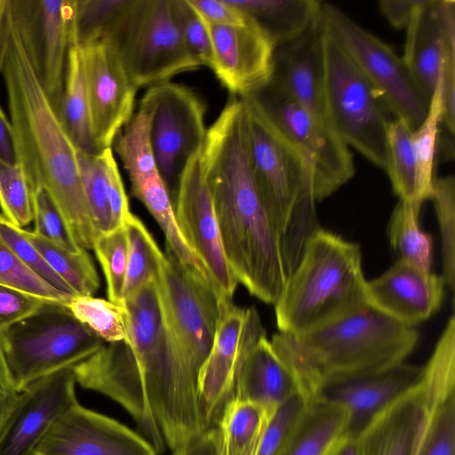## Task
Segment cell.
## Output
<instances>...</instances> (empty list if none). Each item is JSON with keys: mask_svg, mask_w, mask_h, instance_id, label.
<instances>
[{"mask_svg": "<svg viewBox=\"0 0 455 455\" xmlns=\"http://www.w3.org/2000/svg\"><path fill=\"white\" fill-rule=\"evenodd\" d=\"M225 256L238 283L275 304L287 279L281 237L252 173L247 109L232 96L207 129L200 152Z\"/></svg>", "mask_w": 455, "mask_h": 455, "instance_id": "obj_1", "label": "cell"}, {"mask_svg": "<svg viewBox=\"0 0 455 455\" xmlns=\"http://www.w3.org/2000/svg\"><path fill=\"white\" fill-rule=\"evenodd\" d=\"M0 72L7 93L15 162L24 169L31 192L43 188L48 193L76 243L92 250L97 233L82 185L78 149L43 86L28 36L10 0Z\"/></svg>", "mask_w": 455, "mask_h": 455, "instance_id": "obj_2", "label": "cell"}, {"mask_svg": "<svg viewBox=\"0 0 455 455\" xmlns=\"http://www.w3.org/2000/svg\"><path fill=\"white\" fill-rule=\"evenodd\" d=\"M123 304L139 379L140 413L135 423L157 453L165 448L173 451L209 428L199 398L198 376L170 333L156 276L124 298Z\"/></svg>", "mask_w": 455, "mask_h": 455, "instance_id": "obj_3", "label": "cell"}, {"mask_svg": "<svg viewBox=\"0 0 455 455\" xmlns=\"http://www.w3.org/2000/svg\"><path fill=\"white\" fill-rule=\"evenodd\" d=\"M419 340L405 325L369 303L305 332L274 334L270 342L309 395L323 382L405 362Z\"/></svg>", "mask_w": 455, "mask_h": 455, "instance_id": "obj_4", "label": "cell"}, {"mask_svg": "<svg viewBox=\"0 0 455 455\" xmlns=\"http://www.w3.org/2000/svg\"><path fill=\"white\" fill-rule=\"evenodd\" d=\"M368 304L358 244L319 228L275 305L280 332L307 331Z\"/></svg>", "mask_w": 455, "mask_h": 455, "instance_id": "obj_5", "label": "cell"}, {"mask_svg": "<svg viewBox=\"0 0 455 455\" xmlns=\"http://www.w3.org/2000/svg\"><path fill=\"white\" fill-rule=\"evenodd\" d=\"M102 40L115 50L137 88L201 66L181 37L171 0H129Z\"/></svg>", "mask_w": 455, "mask_h": 455, "instance_id": "obj_6", "label": "cell"}, {"mask_svg": "<svg viewBox=\"0 0 455 455\" xmlns=\"http://www.w3.org/2000/svg\"><path fill=\"white\" fill-rule=\"evenodd\" d=\"M323 54L328 124L347 147L385 171L387 133L395 117L379 94L324 31Z\"/></svg>", "mask_w": 455, "mask_h": 455, "instance_id": "obj_7", "label": "cell"}, {"mask_svg": "<svg viewBox=\"0 0 455 455\" xmlns=\"http://www.w3.org/2000/svg\"><path fill=\"white\" fill-rule=\"evenodd\" d=\"M0 334L20 392L44 377L72 369L104 343L65 306L49 303Z\"/></svg>", "mask_w": 455, "mask_h": 455, "instance_id": "obj_8", "label": "cell"}, {"mask_svg": "<svg viewBox=\"0 0 455 455\" xmlns=\"http://www.w3.org/2000/svg\"><path fill=\"white\" fill-rule=\"evenodd\" d=\"M321 21L331 36L379 94L395 118L414 131L427 116L431 98L403 57L338 7L323 4Z\"/></svg>", "mask_w": 455, "mask_h": 455, "instance_id": "obj_9", "label": "cell"}, {"mask_svg": "<svg viewBox=\"0 0 455 455\" xmlns=\"http://www.w3.org/2000/svg\"><path fill=\"white\" fill-rule=\"evenodd\" d=\"M304 156L311 170L315 201L331 196L355 174L348 147L329 124L286 95L274 83L242 96Z\"/></svg>", "mask_w": 455, "mask_h": 455, "instance_id": "obj_10", "label": "cell"}, {"mask_svg": "<svg viewBox=\"0 0 455 455\" xmlns=\"http://www.w3.org/2000/svg\"><path fill=\"white\" fill-rule=\"evenodd\" d=\"M156 280L170 333L198 376L212 348L226 302L209 280L184 267L168 249L164 252Z\"/></svg>", "mask_w": 455, "mask_h": 455, "instance_id": "obj_11", "label": "cell"}, {"mask_svg": "<svg viewBox=\"0 0 455 455\" xmlns=\"http://www.w3.org/2000/svg\"><path fill=\"white\" fill-rule=\"evenodd\" d=\"M241 99L247 109L249 148L255 183L282 241L303 193L312 186L311 170L303 155L256 106Z\"/></svg>", "mask_w": 455, "mask_h": 455, "instance_id": "obj_12", "label": "cell"}, {"mask_svg": "<svg viewBox=\"0 0 455 455\" xmlns=\"http://www.w3.org/2000/svg\"><path fill=\"white\" fill-rule=\"evenodd\" d=\"M151 143L157 171L170 196L176 194L188 160L202 148L206 106L189 87L166 81L149 86Z\"/></svg>", "mask_w": 455, "mask_h": 455, "instance_id": "obj_13", "label": "cell"}, {"mask_svg": "<svg viewBox=\"0 0 455 455\" xmlns=\"http://www.w3.org/2000/svg\"><path fill=\"white\" fill-rule=\"evenodd\" d=\"M265 336L254 307H241L232 300L222 306L212 348L197 378L199 398L209 427H216L226 405L235 397L242 366Z\"/></svg>", "mask_w": 455, "mask_h": 455, "instance_id": "obj_14", "label": "cell"}, {"mask_svg": "<svg viewBox=\"0 0 455 455\" xmlns=\"http://www.w3.org/2000/svg\"><path fill=\"white\" fill-rule=\"evenodd\" d=\"M187 162L175 194V216L189 247L206 267L223 302L231 301L238 284L224 253L219 225L200 159Z\"/></svg>", "mask_w": 455, "mask_h": 455, "instance_id": "obj_15", "label": "cell"}, {"mask_svg": "<svg viewBox=\"0 0 455 455\" xmlns=\"http://www.w3.org/2000/svg\"><path fill=\"white\" fill-rule=\"evenodd\" d=\"M93 139L99 152L111 148L133 115L136 85L104 40L79 47Z\"/></svg>", "mask_w": 455, "mask_h": 455, "instance_id": "obj_16", "label": "cell"}, {"mask_svg": "<svg viewBox=\"0 0 455 455\" xmlns=\"http://www.w3.org/2000/svg\"><path fill=\"white\" fill-rule=\"evenodd\" d=\"M140 433L78 402L53 424L35 455H157Z\"/></svg>", "mask_w": 455, "mask_h": 455, "instance_id": "obj_17", "label": "cell"}, {"mask_svg": "<svg viewBox=\"0 0 455 455\" xmlns=\"http://www.w3.org/2000/svg\"><path fill=\"white\" fill-rule=\"evenodd\" d=\"M422 367L405 362L393 366L322 383L312 400L342 406L348 414V438L356 439L391 403L414 387Z\"/></svg>", "mask_w": 455, "mask_h": 455, "instance_id": "obj_18", "label": "cell"}, {"mask_svg": "<svg viewBox=\"0 0 455 455\" xmlns=\"http://www.w3.org/2000/svg\"><path fill=\"white\" fill-rule=\"evenodd\" d=\"M72 369L44 377L21 391L0 436V455H35L60 416L77 403Z\"/></svg>", "mask_w": 455, "mask_h": 455, "instance_id": "obj_19", "label": "cell"}, {"mask_svg": "<svg viewBox=\"0 0 455 455\" xmlns=\"http://www.w3.org/2000/svg\"><path fill=\"white\" fill-rule=\"evenodd\" d=\"M206 24L213 48L211 69L233 96L247 95L270 81L274 46L251 20L243 26Z\"/></svg>", "mask_w": 455, "mask_h": 455, "instance_id": "obj_20", "label": "cell"}, {"mask_svg": "<svg viewBox=\"0 0 455 455\" xmlns=\"http://www.w3.org/2000/svg\"><path fill=\"white\" fill-rule=\"evenodd\" d=\"M28 32L43 86L58 108L70 45L75 0H14Z\"/></svg>", "mask_w": 455, "mask_h": 455, "instance_id": "obj_21", "label": "cell"}, {"mask_svg": "<svg viewBox=\"0 0 455 455\" xmlns=\"http://www.w3.org/2000/svg\"><path fill=\"white\" fill-rule=\"evenodd\" d=\"M442 275L398 259L377 278L367 281L368 303L405 325L428 319L442 305Z\"/></svg>", "mask_w": 455, "mask_h": 455, "instance_id": "obj_22", "label": "cell"}, {"mask_svg": "<svg viewBox=\"0 0 455 455\" xmlns=\"http://www.w3.org/2000/svg\"><path fill=\"white\" fill-rule=\"evenodd\" d=\"M323 34L320 16L303 35L275 47L270 81L290 98L328 123Z\"/></svg>", "mask_w": 455, "mask_h": 455, "instance_id": "obj_23", "label": "cell"}, {"mask_svg": "<svg viewBox=\"0 0 455 455\" xmlns=\"http://www.w3.org/2000/svg\"><path fill=\"white\" fill-rule=\"evenodd\" d=\"M419 380L379 412L356 438L361 455H416L428 410Z\"/></svg>", "mask_w": 455, "mask_h": 455, "instance_id": "obj_24", "label": "cell"}, {"mask_svg": "<svg viewBox=\"0 0 455 455\" xmlns=\"http://www.w3.org/2000/svg\"><path fill=\"white\" fill-rule=\"evenodd\" d=\"M299 390L295 375L265 336L253 347L242 366L235 397L257 403L272 414Z\"/></svg>", "mask_w": 455, "mask_h": 455, "instance_id": "obj_25", "label": "cell"}, {"mask_svg": "<svg viewBox=\"0 0 455 455\" xmlns=\"http://www.w3.org/2000/svg\"><path fill=\"white\" fill-rule=\"evenodd\" d=\"M437 0H424L406 27L404 61L415 79L431 98L438 86L444 44L436 14Z\"/></svg>", "mask_w": 455, "mask_h": 455, "instance_id": "obj_26", "label": "cell"}, {"mask_svg": "<svg viewBox=\"0 0 455 455\" xmlns=\"http://www.w3.org/2000/svg\"><path fill=\"white\" fill-rule=\"evenodd\" d=\"M268 38L274 48L303 35L320 18L317 0H228Z\"/></svg>", "mask_w": 455, "mask_h": 455, "instance_id": "obj_27", "label": "cell"}, {"mask_svg": "<svg viewBox=\"0 0 455 455\" xmlns=\"http://www.w3.org/2000/svg\"><path fill=\"white\" fill-rule=\"evenodd\" d=\"M348 438V414L335 403L313 399L276 455H332Z\"/></svg>", "mask_w": 455, "mask_h": 455, "instance_id": "obj_28", "label": "cell"}, {"mask_svg": "<svg viewBox=\"0 0 455 455\" xmlns=\"http://www.w3.org/2000/svg\"><path fill=\"white\" fill-rule=\"evenodd\" d=\"M57 112L65 131L78 150L100 153L92 135L81 51L75 44H70L68 48Z\"/></svg>", "mask_w": 455, "mask_h": 455, "instance_id": "obj_29", "label": "cell"}, {"mask_svg": "<svg viewBox=\"0 0 455 455\" xmlns=\"http://www.w3.org/2000/svg\"><path fill=\"white\" fill-rule=\"evenodd\" d=\"M152 115V102L144 94L139 109L114 140L116 151L129 175L132 191L159 174L151 143Z\"/></svg>", "mask_w": 455, "mask_h": 455, "instance_id": "obj_30", "label": "cell"}, {"mask_svg": "<svg viewBox=\"0 0 455 455\" xmlns=\"http://www.w3.org/2000/svg\"><path fill=\"white\" fill-rule=\"evenodd\" d=\"M270 415L251 401L231 399L216 425L220 455H255Z\"/></svg>", "mask_w": 455, "mask_h": 455, "instance_id": "obj_31", "label": "cell"}, {"mask_svg": "<svg viewBox=\"0 0 455 455\" xmlns=\"http://www.w3.org/2000/svg\"><path fill=\"white\" fill-rule=\"evenodd\" d=\"M132 193L145 204L159 224L165 235L166 249L184 267L197 272L212 283L206 267L189 247L181 233L171 196L161 176L158 174L151 178Z\"/></svg>", "mask_w": 455, "mask_h": 455, "instance_id": "obj_32", "label": "cell"}, {"mask_svg": "<svg viewBox=\"0 0 455 455\" xmlns=\"http://www.w3.org/2000/svg\"><path fill=\"white\" fill-rule=\"evenodd\" d=\"M422 204L402 201L395 206L387 227L390 245L399 259L430 271L433 260V239L419 225Z\"/></svg>", "mask_w": 455, "mask_h": 455, "instance_id": "obj_33", "label": "cell"}, {"mask_svg": "<svg viewBox=\"0 0 455 455\" xmlns=\"http://www.w3.org/2000/svg\"><path fill=\"white\" fill-rule=\"evenodd\" d=\"M29 242L41 253L48 265L70 287L76 295H93L100 287V278L90 254L81 248L73 252L25 230Z\"/></svg>", "mask_w": 455, "mask_h": 455, "instance_id": "obj_34", "label": "cell"}, {"mask_svg": "<svg viewBox=\"0 0 455 455\" xmlns=\"http://www.w3.org/2000/svg\"><path fill=\"white\" fill-rule=\"evenodd\" d=\"M65 307L102 341L130 344L129 316L123 302L116 303L92 295H75Z\"/></svg>", "mask_w": 455, "mask_h": 455, "instance_id": "obj_35", "label": "cell"}, {"mask_svg": "<svg viewBox=\"0 0 455 455\" xmlns=\"http://www.w3.org/2000/svg\"><path fill=\"white\" fill-rule=\"evenodd\" d=\"M412 130L394 118L387 133V166L394 193L399 200L422 204L418 199L417 168L411 141Z\"/></svg>", "mask_w": 455, "mask_h": 455, "instance_id": "obj_36", "label": "cell"}, {"mask_svg": "<svg viewBox=\"0 0 455 455\" xmlns=\"http://www.w3.org/2000/svg\"><path fill=\"white\" fill-rule=\"evenodd\" d=\"M124 227L128 243L124 299L155 278L164 252L141 220L133 213Z\"/></svg>", "mask_w": 455, "mask_h": 455, "instance_id": "obj_37", "label": "cell"}, {"mask_svg": "<svg viewBox=\"0 0 455 455\" xmlns=\"http://www.w3.org/2000/svg\"><path fill=\"white\" fill-rule=\"evenodd\" d=\"M442 119L440 81L431 97L429 108L424 121L411 132V141L416 160L418 199L423 204L431 199L434 191L435 158L438 143L439 124Z\"/></svg>", "mask_w": 455, "mask_h": 455, "instance_id": "obj_38", "label": "cell"}, {"mask_svg": "<svg viewBox=\"0 0 455 455\" xmlns=\"http://www.w3.org/2000/svg\"><path fill=\"white\" fill-rule=\"evenodd\" d=\"M129 0H75L70 44L82 47L102 40Z\"/></svg>", "mask_w": 455, "mask_h": 455, "instance_id": "obj_39", "label": "cell"}, {"mask_svg": "<svg viewBox=\"0 0 455 455\" xmlns=\"http://www.w3.org/2000/svg\"><path fill=\"white\" fill-rule=\"evenodd\" d=\"M82 185L97 236L116 228L111 215L101 153L78 150Z\"/></svg>", "mask_w": 455, "mask_h": 455, "instance_id": "obj_40", "label": "cell"}, {"mask_svg": "<svg viewBox=\"0 0 455 455\" xmlns=\"http://www.w3.org/2000/svg\"><path fill=\"white\" fill-rule=\"evenodd\" d=\"M0 285L39 298L50 304L65 306L73 297L59 291L39 276L1 239Z\"/></svg>", "mask_w": 455, "mask_h": 455, "instance_id": "obj_41", "label": "cell"}, {"mask_svg": "<svg viewBox=\"0 0 455 455\" xmlns=\"http://www.w3.org/2000/svg\"><path fill=\"white\" fill-rule=\"evenodd\" d=\"M103 271L108 299L122 303L127 270L128 243L124 226L101 234L95 239L93 248Z\"/></svg>", "mask_w": 455, "mask_h": 455, "instance_id": "obj_42", "label": "cell"}, {"mask_svg": "<svg viewBox=\"0 0 455 455\" xmlns=\"http://www.w3.org/2000/svg\"><path fill=\"white\" fill-rule=\"evenodd\" d=\"M434 201L442 239L443 277L453 291L455 283V179L452 175L435 178Z\"/></svg>", "mask_w": 455, "mask_h": 455, "instance_id": "obj_43", "label": "cell"}, {"mask_svg": "<svg viewBox=\"0 0 455 455\" xmlns=\"http://www.w3.org/2000/svg\"><path fill=\"white\" fill-rule=\"evenodd\" d=\"M0 208L15 226L23 228L33 220L31 188L22 166L0 159Z\"/></svg>", "mask_w": 455, "mask_h": 455, "instance_id": "obj_44", "label": "cell"}, {"mask_svg": "<svg viewBox=\"0 0 455 455\" xmlns=\"http://www.w3.org/2000/svg\"><path fill=\"white\" fill-rule=\"evenodd\" d=\"M312 399L301 390L282 403L270 415L255 455H276L289 440Z\"/></svg>", "mask_w": 455, "mask_h": 455, "instance_id": "obj_45", "label": "cell"}, {"mask_svg": "<svg viewBox=\"0 0 455 455\" xmlns=\"http://www.w3.org/2000/svg\"><path fill=\"white\" fill-rule=\"evenodd\" d=\"M416 455H455V395L428 405Z\"/></svg>", "mask_w": 455, "mask_h": 455, "instance_id": "obj_46", "label": "cell"}, {"mask_svg": "<svg viewBox=\"0 0 455 455\" xmlns=\"http://www.w3.org/2000/svg\"><path fill=\"white\" fill-rule=\"evenodd\" d=\"M175 22L181 37L201 66L212 68L213 48L208 26L188 0H171Z\"/></svg>", "mask_w": 455, "mask_h": 455, "instance_id": "obj_47", "label": "cell"}, {"mask_svg": "<svg viewBox=\"0 0 455 455\" xmlns=\"http://www.w3.org/2000/svg\"><path fill=\"white\" fill-rule=\"evenodd\" d=\"M0 239L34 272L59 291L75 296L65 281L53 271L41 253L28 239L25 229L12 223L0 213Z\"/></svg>", "mask_w": 455, "mask_h": 455, "instance_id": "obj_48", "label": "cell"}, {"mask_svg": "<svg viewBox=\"0 0 455 455\" xmlns=\"http://www.w3.org/2000/svg\"><path fill=\"white\" fill-rule=\"evenodd\" d=\"M31 196L35 222L33 232L64 250L78 251L82 247L74 240L48 193L43 188H36L31 192Z\"/></svg>", "mask_w": 455, "mask_h": 455, "instance_id": "obj_49", "label": "cell"}, {"mask_svg": "<svg viewBox=\"0 0 455 455\" xmlns=\"http://www.w3.org/2000/svg\"><path fill=\"white\" fill-rule=\"evenodd\" d=\"M46 303L39 298L0 285V333L36 314Z\"/></svg>", "mask_w": 455, "mask_h": 455, "instance_id": "obj_50", "label": "cell"}, {"mask_svg": "<svg viewBox=\"0 0 455 455\" xmlns=\"http://www.w3.org/2000/svg\"><path fill=\"white\" fill-rule=\"evenodd\" d=\"M103 160L108 197L112 219L116 228L124 226L132 215L124 183L111 148L101 152Z\"/></svg>", "mask_w": 455, "mask_h": 455, "instance_id": "obj_51", "label": "cell"}, {"mask_svg": "<svg viewBox=\"0 0 455 455\" xmlns=\"http://www.w3.org/2000/svg\"><path fill=\"white\" fill-rule=\"evenodd\" d=\"M203 20L212 25L243 26L250 19L228 0H188Z\"/></svg>", "mask_w": 455, "mask_h": 455, "instance_id": "obj_52", "label": "cell"}, {"mask_svg": "<svg viewBox=\"0 0 455 455\" xmlns=\"http://www.w3.org/2000/svg\"><path fill=\"white\" fill-rule=\"evenodd\" d=\"M442 119L448 136L453 138L455 128V54L444 52L440 77Z\"/></svg>", "mask_w": 455, "mask_h": 455, "instance_id": "obj_53", "label": "cell"}, {"mask_svg": "<svg viewBox=\"0 0 455 455\" xmlns=\"http://www.w3.org/2000/svg\"><path fill=\"white\" fill-rule=\"evenodd\" d=\"M20 394L7 364L0 334V436L19 403Z\"/></svg>", "mask_w": 455, "mask_h": 455, "instance_id": "obj_54", "label": "cell"}, {"mask_svg": "<svg viewBox=\"0 0 455 455\" xmlns=\"http://www.w3.org/2000/svg\"><path fill=\"white\" fill-rule=\"evenodd\" d=\"M172 451V455H220V440L218 427L207 428Z\"/></svg>", "mask_w": 455, "mask_h": 455, "instance_id": "obj_55", "label": "cell"}, {"mask_svg": "<svg viewBox=\"0 0 455 455\" xmlns=\"http://www.w3.org/2000/svg\"><path fill=\"white\" fill-rule=\"evenodd\" d=\"M424 0H381L379 7L389 23L397 29L406 28L414 12Z\"/></svg>", "mask_w": 455, "mask_h": 455, "instance_id": "obj_56", "label": "cell"}, {"mask_svg": "<svg viewBox=\"0 0 455 455\" xmlns=\"http://www.w3.org/2000/svg\"><path fill=\"white\" fill-rule=\"evenodd\" d=\"M0 159L15 163V154L10 120L0 105Z\"/></svg>", "mask_w": 455, "mask_h": 455, "instance_id": "obj_57", "label": "cell"}, {"mask_svg": "<svg viewBox=\"0 0 455 455\" xmlns=\"http://www.w3.org/2000/svg\"><path fill=\"white\" fill-rule=\"evenodd\" d=\"M9 0H0V69L6 36Z\"/></svg>", "mask_w": 455, "mask_h": 455, "instance_id": "obj_58", "label": "cell"}, {"mask_svg": "<svg viewBox=\"0 0 455 455\" xmlns=\"http://www.w3.org/2000/svg\"><path fill=\"white\" fill-rule=\"evenodd\" d=\"M332 455H361L358 441L356 439L347 438Z\"/></svg>", "mask_w": 455, "mask_h": 455, "instance_id": "obj_59", "label": "cell"}]
</instances>
